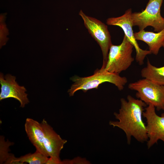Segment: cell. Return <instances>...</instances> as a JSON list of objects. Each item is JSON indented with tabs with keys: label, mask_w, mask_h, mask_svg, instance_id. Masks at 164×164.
Listing matches in <instances>:
<instances>
[{
	"label": "cell",
	"mask_w": 164,
	"mask_h": 164,
	"mask_svg": "<svg viewBox=\"0 0 164 164\" xmlns=\"http://www.w3.org/2000/svg\"><path fill=\"white\" fill-rule=\"evenodd\" d=\"M120 102L119 112L114 114L118 121H110L109 124L124 132L128 145L131 144L132 137L140 142H147L146 125L142 117L147 105L141 100L136 99L130 95H128L127 100L121 98Z\"/></svg>",
	"instance_id": "cell-1"
},
{
	"label": "cell",
	"mask_w": 164,
	"mask_h": 164,
	"mask_svg": "<svg viewBox=\"0 0 164 164\" xmlns=\"http://www.w3.org/2000/svg\"><path fill=\"white\" fill-rule=\"evenodd\" d=\"M70 79L73 83L68 91L70 96H73L79 90L86 92L89 90L97 89L100 85L105 82L114 84L118 90L121 91L128 81L126 77H121L119 73L111 72L101 68L96 70L91 76L81 77L75 75Z\"/></svg>",
	"instance_id": "cell-2"
},
{
	"label": "cell",
	"mask_w": 164,
	"mask_h": 164,
	"mask_svg": "<svg viewBox=\"0 0 164 164\" xmlns=\"http://www.w3.org/2000/svg\"><path fill=\"white\" fill-rule=\"evenodd\" d=\"M133 47L124 35L121 44L111 45L107 61L103 69L111 72L119 74L126 70L134 60L132 56Z\"/></svg>",
	"instance_id": "cell-3"
},
{
	"label": "cell",
	"mask_w": 164,
	"mask_h": 164,
	"mask_svg": "<svg viewBox=\"0 0 164 164\" xmlns=\"http://www.w3.org/2000/svg\"><path fill=\"white\" fill-rule=\"evenodd\" d=\"M128 88L136 91V97L147 105L151 104L157 111H164V85L144 78L130 83Z\"/></svg>",
	"instance_id": "cell-4"
},
{
	"label": "cell",
	"mask_w": 164,
	"mask_h": 164,
	"mask_svg": "<svg viewBox=\"0 0 164 164\" xmlns=\"http://www.w3.org/2000/svg\"><path fill=\"white\" fill-rule=\"evenodd\" d=\"M163 1L149 0L145 10L140 12L132 13L133 26H137L139 30L151 26L157 32L164 29V18L160 13Z\"/></svg>",
	"instance_id": "cell-5"
},
{
	"label": "cell",
	"mask_w": 164,
	"mask_h": 164,
	"mask_svg": "<svg viewBox=\"0 0 164 164\" xmlns=\"http://www.w3.org/2000/svg\"><path fill=\"white\" fill-rule=\"evenodd\" d=\"M79 14L89 33L101 48L103 56L101 68H104L107 60L109 48L112 44L107 26L97 19L86 15L81 10Z\"/></svg>",
	"instance_id": "cell-6"
},
{
	"label": "cell",
	"mask_w": 164,
	"mask_h": 164,
	"mask_svg": "<svg viewBox=\"0 0 164 164\" xmlns=\"http://www.w3.org/2000/svg\"><path fill=\"white\" fill-rule=\"evenodd\" d=\"M143 117L146 119V130L148 140V149L160 140L164 142V113L161 116L156 113L155 108L150 104L145 108Z\"/></svg>",
	"instance_id": "cell-7"
},
{
	"label": "cell",
	"mask_w": 164,
	"mask_h": 164,
	"mask_svg": "<svg viewBox=\"0 0 164 164\" xmlns=\"http://www.w3.org/2000/svg\"><path fill=\"white\" fill-rule=\"evenodd\" d=\"M132 13L131 9H128L125 11L124 14L120 16L108 18L106 20V23L109 25L119 26L123 29L124 35L135 49L136 61L140 65H142L144 63V60L146 56L151 53L149 50H143L140 48L135 39L132 30Z\"/></svg>",
	"instance_id": "cell-8"
},
{
	"label": "cell",
	"mask_w": 164,
	"mask_h": 164,
	"mask_svg": "<svg viewBox=\"0 0 164 164\" xmlns=\"http://www.w3.org/2000/svg\"><path fill=\"white\" fill-rule=\"evenodd\" d=\"M41 124L44 132V148L50 157L47 164H62L60 155L67 140L62 138L44 119Z\"/></svg>",
	"instance_id": "cell-9"
},
{
	"label": "cell",
	"mask_w": 164,
	"mask_h": 164,
	"mask_svg": "<svg viewBox=\"0 0 164 164\" xmlns=\"http://www.w3.org/2000/svg\"><path fill=\"white\" fill-rule=\"evenodd\" d=\"M15 80L14 76L8 74L4 76L3 74L0 73V100L13 98L18 101L20 107L24 108L29 102L28 94L26 93V90L24 86H19Z\"/></svg>",
	"instance_id": "cell-10"
},
{
	"label": "cell",
	"mask_w": 164,
	"mask_h": 164,
	"mask_svg": "<svg viewBox=\"0 0 164 164\" xmlns=\"http://www.w3.org/2000/svg\"><path fill=\"white\" fill-rule=\"evenodd\" d=\"M25 129L29 140L36 150L49 157L44 147V132L41 123L27 118L26 120Z\"/></svg>",
	"instance_id": "cell-11"
},
{
	"label": "cell",
	"mask_w": 164,
	"mask_h": 164,
	"mask_svg": "<svg viewBox=\"0 0 164 164\" xmlns=\"http://www.w3.org/2000/svg\"><path fill=\"white\" fill-rule=\"evenodd\" d=\"M134 36L136 40L142 41L147 44L151 53L157 55L164 42V29L157 33L142 29L134 33Z\"/></svg>",
	"instance_id": "cell-12"
},
{
	"label": "cell",
	"mask_w": 164,
	"mask_h": 164,
	"mask_svg": "<svg viewBox=\"0 0 164 164\" xmlns=\"http://www.w3.org/2000/svg\"><path fill=\"white\" fill-rule=\"evenodd\" d=\"M141 74L144 78L158 84L164 85V66L155 67L151 63L148 59L147 66L142 69Z\"/></svg>",
	"instance_id": "cell-13"
},
{
	"label": "cell",
	"mask_w": 164,
	"mask_h": 164,
	"mask_svg": "<svg viewBox=\"0 0 164 164\" xmlns=\"http://www.w3.org/2000/svg\"><path fill=\"white\" fill-rule=\"evenodd\" d=\"M49 157L36 150L33 153H29L19 158L16 157L15 164H46Z\"/></svg>",
	"instance_id": "cell-14"
},
{
	"label": "cell",
	"mask_w": 164,
	"mask_h": 164,
	"mask_svg": "<svg viewBox=\"0 0 164 164\" xmlns=\"http://www.w3.org/2000/svg\"><path fill=\"white\" fill-rule=\"evenodd\" d=\"M13 143L8 140L5 141L4 137L0 136V163L6 164L12 154L9 153V147Z\"/></svg>",
	"instance_id": "cell-15"
},
{
	"label": "cell",
	"mask_w": 164,
	"mask_h": 164,
	"mask_svg": "<svg viewBox=\"0 0 164 164\" xmlns=\"http://www.w3.org/2000/svg\"><path fill=\"white\" fill-rule=\"evenodd\" d=\"M6 14L0 15V48L5 45L7 41L8 38L7 36L9 34L8 30L5 22L6 18Z\"/></svg>",
	"instance_id": "cell-16"
},
{
	"label": "cell",
	"mask_w": 164,
	"mask_h": 164,
	"mask_svg": "<svg viewBox=\"0 0 164 164\" xmlns=\"http://www.w3.org/2000/svg\"><path fill=\"white\" fill-rule=\"evenodd\" d=\"M162 46H163V48H164V43H163Z\"/></svg>",
	"instance_id": "cell-17"
}]
</instances>
